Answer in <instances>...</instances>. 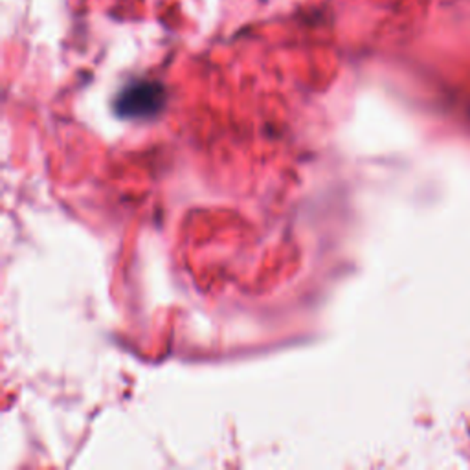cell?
Returning a JSON list of instances; mask_svg holds the SVG:
<instances>
[{
    "mask_svg": "<svg viewBox=\"0 0 470 470\" xmlns=\"http://www.w3.org/2000/svg\"><path fill=\"white\" fill-rule=\"evenodd\" d=\"M163 103V89L158 83H134L127 87L116 101L120 116L125 118H147L156 115Z\"/></svg>",
    "mask_w": 470,
    "mask_h": 470,
    "instance_id": "6da1fadb",
    "label": "cell"
}]
</instances>
